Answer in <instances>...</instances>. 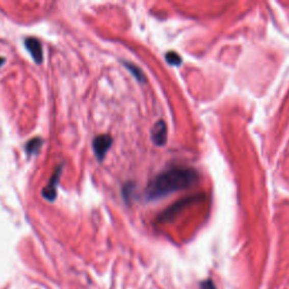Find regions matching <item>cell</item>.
Masks as SVG:
<instances>
[{"label": "cell", "instance_id": "obj_1", "mask_svg": "<svg viewBox=\"0 0 289 289\" xmlns=\"http://www.w3.org/2000/svg\"><path fill=\"white\" fill-rule=\"evenodd\" d=\"M198 181L197 172L189 167H175L154 177L146 189L148 200L162 199L170 194L191 188Z\"/></svg>", "mask_w": 289, "mask_h": 289}, {"label": "cell", "instance_id": "obj_2", "mask_svg": "<svg viewBox=\"0 0 289 289\" xmlns=\"http://www.w3.org/2000/svg\"><path fill=\"white\" fill-rule=\"evenodd\" d=\"M62 169H64V165H62V164L57 166L55 173L52 174V176L50 178L48 186L44 187L43 190H42V196H43L45 200H48L50 202L56 200L57 189H58V185H59V178L61 176Z\"/></svg>", "mask_w": 289, "mask_h": 289}, {"label": "cell", "instance_id": "obj_3", "mask_svg": "<svg viewBox=\"0 0 289 289\" xmlns=\"http://www.w3.org/2000/svg\"><path fill=\"white\" fill-rule=\"evenodd\" d=\"M112 141L113 139L110 135H99L93 140L94 153H95L96 159L99 162H102L105 159L108 150L111 148Z\"/></svg>", "mask_w": 289, "mask_h": 289}, {"label": "cell", "instance_id": "obj_4", "mask_svg": "<svg viewBox=\"0 0 289 289\" xmlns=\"http://www.w3.org/2000/svg\"><path fill=\"white\" fill-rule=\"evenodd\" d=\"M24 44L36 64H42V62H43V49H42L41 42L35 38H28L25 39Z\"/></svg>", "mask_w": 289, "mask_h": 289}, {"label": "cell", "instance_id": "obj_5", "mask_svg": "<svg viewBox=\"0 0 289 289\" xmlns=\"http://www.w3.org/2000/svg\"><path fill=\"white\" fill-rule=\"evenodd\" d=\"M151 139L157 146H164L167 140V127L163 120L156 122L151 129Z\"/></svg>", "mask_w": 289, "mask_h": 289}, {"label": "cell", "instance_id": "obj_6", "mask_svg": "<svg viewBox=\"0 0 289 289\" xmlns=\"http://www.w3.org/2000/svg\"><path fill=\"white\" fill-rule=\"evenodd\" d=\"M42 145H43V139L40 138V137H35L32 138L30 141H28L25 145V150L28 153L29 156H32L39 153V150L41 149Z\"/></svg>", "mask_w": 289, "mask_h": 289}, {"label": "cell", "instance_id": "obj_7", "mask_svg": "<svg viewBox=\"0 0 289 289\" xmlns=\"http://www.w3.org/2000/svg\"><path fill=\"white\" fill-rule=\"evenodd\" d=\"M124 66L127 67L131 72H133V75L137 78V80H138V81L141 82V83H145L146 78H145V76H144L143 71H141L138 67H136L135 65L130 64V62H124Z\"/></svg>", "mask_w": 289, "mask_h": 289}, {"label": "cell", "instance_id": "obj_8", "mask_svg": "<svg viewBox=\"0 0 289 289\" xmlns=\"http://www.w3.org/2000/svg\"><path fill=\"white\" fill-rule=\"evenodd\" d=\"M166 60L170 62V65L180 66L182 62V58L177 54H175V52H169V54H166Z\"/></svg>", "mask_w": 289, "mask_h": 289}, {"label": "cell", "instance_id": "obj_9", "mask_svg": "<svg viewBox=\"0 0 289 289\" xmlns=\"http://www.w3.org/2000/svg\"><path fill=\"white\" fill-rule=\"evenodd\" d=\"M200 289H217V288L212 279H208L200 283Z\"/></svg>", "mask_w": 289, "mask_h": 289}, {"label": "cell", "instance_id": "obj_10", "mask_svg": "<svg viewBox=\"0 0 289 289\" xmlns=\"http://www.w3.org/2000/svg\"><path fill=\"white\" fill-rule=\"evenodd\" d=\"M5 61H6V59H5V58H3V57H0V67L4 65Z\"/></svg>", "mask_w": 289, "mask_h": 289}]
</instances>
